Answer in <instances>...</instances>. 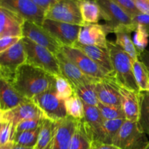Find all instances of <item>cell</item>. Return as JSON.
<instances>
[{
  "label": "cell",
  "instance_id": "6da1fadb",
  "mask_svg": "<svg viewBox=\"0 0 149 149\" xmlns=\"http://www.w3.org/2000/svg\"><path fill=\"white\" fill-rule=\"evenodd\" d=\"M12 85L29 100L55 86V77L43 69L31 64H23L17 68Z\"/></svg>",
  "mask_w": 149,
  "mask_h": 149
},
{
  "label": "cell",
  "instance_id": "7a4b0ae2",
  "mask_svg": "<svg viewBox=\"0 0 149 149\" xmlns=\"http://www.w3.org/2000/svg\"><path fill=\"white\" fill-rule=\"evenodd\" d=\"M108 49L110 53L115 71V79L118 85L137 93H141L134 76L131 57L115 42L108 41Z\"/></svg>",
  "mask_w": 149,
  "mask_h": 149
},
{
  "label": "cell",
  "instance_id": "3957f363",
  "mask_svg": "<svg viewBox=\"0 0 149 149\" xmlns=\"http://www.w3.org/2000/svg\"><path fill=\"white\" fill-rule=\"evenodd\" d=\"M94 1L100 7L101 18L106 21L104 27L108 33H115L119 31H135L137 26L132 22V17L113 0Z\"/></svg>",
  "mask_w": 149,
  "mask_h": 149
},
{
  "label": "cell",
  "instance_id": "277c9868",
  "mask_svg": "<svg viewBox=\"0 0 149 149\" xmlns=\"http://www.w3.org/2000/svg\"><path fill=\"white\" fill-rule=\"evenodd\" d=\"M23 41L26 49L27 63L43 69L55 77L63 76L55 55L28 38L23 37Z\"/></svg>",
  "mask_w": 149,
  "mask_h": 149
},
{
  "label": "cell",
  "instance_id": "5b68a950",
  "mask_svg": "<svg viewBox=\"0 0 149 149\" xmlns=\"http://www.w3.org/2000/svg\"><path fill=\"white\" fill-rule=\"evenodd\" d=\"M120 149H146L148 135L141 130L138 122L125 120L113 143Z\"/></svg>",
  "mask_w": 149,
  "mask_h": 149
},
{
  "label": "cell",
  "instance_id": "8992f818",
  "mask_svg": "<svg viewBox=\"0 0 149 149\" xmlns=\"http://www.w3.org/2000/svg\"><path fill=\"white\" fill-rule=\"evenodd\" d=\"M27 61L23 38L9 49L0 53L1 79L12 84L17 68Z\"/></svg>",
  "mask_w": 149,
  "mask_h": 149
},
{
  "label": "cell",
  "instance_id": "52a82bcc",
  "mask_svg": "<svg viewBox=\"0 0 149 149\" xmlns=\"http://www.w3.org/2000/svg\"><path fill=\"white\" fill-rule=\"evenodd\" d=\"M42 111L45 118L56 122L68 116L65 100L57 95L55 86L50 90L35 96L31 100Z\"/></svg>",
  "mask_w": 149,
  "mask_h": 149
},
{
  "label": "cell",
  "instance_id": "ba28073f",
  "mask_svg": "<svg viewBox=\"0 0 149 149\" xmlns=\"http://www.w3.org/2000/svg\"><path fill=\"white\" fill-rule=\"evenodd\" d=\"M45 18L82 26L78 0H61L45 11Z\"/></svg>",
  "mask_w": 149,
  "mask_h": 149
},
{
  "label": "cell",
  "instance_id": "9c48e42d",
  "mask_svg": "<svg viewBox=\"0 0 149 149\" xmlns=\"http://www.w3.org/2000/svg\"><path fill=\"white\" fill-rule=\"evenodd\" d=\"M61 51L86 75L101 80L109 79L116 81L106 74L104 70L95 63L90 57L78 48L75 47L63 46Z\"/></svg>",
  "mask_w": 149,
  "mask_h": 149
},
{
  "label": "cell",
  "instance_id": "30bf717a",
  "mask_svg": "<svg viewBox=\"0 0 149 149\" xmlns=\"http://www.w3.org/2000/svg\"><path fill=\"white\" fill-rule=\"evenodd\" d=\"M0 7L15 12L25 20L40 26L45 19V11L33 0H0Z\"/></svg>",
  "mask_w": 149,
  "mask_h": 149
},
{
  "label": "cell",
  "instance_id": "8fae6325",
  "mask_svg": "<svg viewBox=\"0 0 149 149\" xmlns=\"http://www.w3.org/2000/svg\"><path fill=\"white\" fill-rule=\"evenodd\" d=\"M42 27L47 31L62 46L74 47L78 42L81 26L45 18Z\"/></svg>",
  "mask_w": 149,
  "mask_h": 149
},
{
  "label": "cell",
  "instance_id": "7c38bea8",
  "mask_svg": "<svg viewBox=\"0 0 149 149\" xmlns=\"http://www.w3.org/2000/svg\"><path fill=\"white\" fill-rule=\"evenodd\" d=\"M42 111L31 101L4 111H0V122H9L13 126V138L17 125L20 122L31 119H45Z\"/></svg>",
  "mask_w": 149,
  "mask_h": 149
},
{
  "label": "cell",
  "instance_id": "4fadbf2b",
  "mask_svg": "<svg viewBox=\"0 0 149 149\" xmlns=\"http://www.w3.org/2000/svg\"><path fill=\"white\" fill-rule=\"evenodd\" d=\"M23 36L47 48L55 55L61 52L63 47L59 42L42 27V26L28 20H25L23 24Z\"/></svg>",
  "mask_w": 149,
  "mask_h": 149
},
{
  "label": "cell",
  "instance_id": "5bb4252c",
  "mask_svg": "<svg viewBox=\"0 0 149 149\" xmlns=\"http://www.w3.org/2000/svg\"><path fill=\"white\" fill-rule=\"evenodd\" d=\"M55 56L59 63L61 74L70 81L74 88L84 84H95L101 80L86 75L63 53L62 51Z\"/></svg>",
  "mask_w": 149,
  "mask_h": 149
},
{
  "label": "cell",
  "instance_id": "9a60e30c",
  "mask_svg": "<svg viewBox=\"0 0 149 149\" xmlns=\"http://www.w3.org/2000/svg\"><path fill=\"white\" fill-rule=\"evenodd\" d=\"M107 35L104 25L85 24L80 28L77 42L83 45L108 48Z\"/></svg>",
  "mask_w": 149,
  "mask_h": 149
},
{
  "label": "cell",
  "instance_id": "2e32d148",
  "mask_svg": "<svg viewBox=\"0 0 149 149\" xmlns=\"http://www.w3.org/2000/svg\"><path fill=\"white\" fill-rule=\"evenodd\" d=\"M24 18L15 12L0 7V38L23 36Z\"/></svg>",
  "mask_w": 149,
  "mask_h": 149
},
{
  "label": "cell",
  "instance_id": "e0dca14e",
  "mask_svg": "<svg viewBox=\"0 0 149 149\" xmlns=\"http://www.w3.org/2000/svg\"><path fill=\"white\" fill-rule=\"evenodd\" d=\"M78 121L68 116L55 122L52 149H70L71 139L77 128Z\"/></svg>",
  "mask_w": 149,
  "mask_h": 149
},
{
  "label": "cell",
  "instance_id": "ac0fdd59",
  "mask_svg": "<svg viewBox=\"0 0 149 149\" xmlns=\"http://www.w3.org/2000/svg\"><path fill=\"white\" fill-rule=\"evenodd\" d=\"M74 47L78 48L83 52H84L99 66L101 67L106 74H109L110 77L116 80L115 71L113 69V65H112L110 53H109L108 48L91 46V45H83L78 42H77Z\"/></svg>",
  "mask_w": 149,
  "mask_h": 149
},
{
  "label": "cell",
  "instance_id": "d6986e66",
  "mask_svg": "<svg viewBox=\"0 0 149 149\" xmlns=\"http://www.w3.org/2000/svg\"><path fill=\"white\" fill-rule=\"evenodd\" d=\"M95 90L99 101L103 104L122 106V95L116 81L100 80L95 83Z\"/></svg>",
  "mask_w": 149,
  "mask_h": 149
},
{
  "label": "cell",
  "instance_id": "ffe728a7",
  "mask_svg": "<svg viewBox=\"0 0 149 149\" xmlns=\"http://www.w3.org/2000/svg\"><path fill=\"white\" fill-rule=\"evenodd\" d=\"M0 111L13 109L22 103L31 101L19 93L10 83L0 79Z\"/></svg>",
  "mask_w": 149,
  "mask_h": 149
},
{
  "label": "cell",
  "instance_id": "44dd1931",
  "mask_svg": "<svg viewBox=\"0 0 149 149\" xmlns=\"http://www.w3.org/2000/svg\"><path fill=\"white\" fill-rule=\"evenodd\" d=\"M122 95V107L127 120L138 122L140 115L139 93L119 85Z\"/></svg>",
  "mask_w": 149,
  "mask_h": 149
},
{
  "label": "cell",
  "instance_id": "7402d4cb",
  "mask_svg": "<svg viewBox=\"0 0 149 149\" xmlns=\"http://www.w3.org/2000/svg\"><path fill=\"white\" fill-rule=\"evenodd\" d=\"M126 119L105 120L101 127L92 136V142L113 144V141Z\"/></svg>",
  "mask_w": 149,
  "mask_h": 149
},
{
  "label": "cell",
  "instance_id": "603a6c76",
  "mask_svg": "<svg viewBox=\"0 0 149 149\" xmlns=\"http://www.w3.org/2000/svg\"><path fill=\"white\" fill-rule=\"evenodd\" d=\"M84 118L82 120L92 141L93 135L101 127L105 120L97 106H89L84 103Z\"/></svg>",
  "mask_w": 149,
  "mask_h": 149
},
{
  "label": "cell",
  "instance_id": "cb8c5ba5",
  "mask_svg": "<svg viewBox=\"0 0 149 149\" xmlns=\"http://www.w3.org/2000/svg\"><path fill=\"white\" fill-rule=\"evenodd\" d=\"M55 122L45 118L42 121L37 143L34 149H52L55 135Z\"/></svg>",
  "mask_w": 149,
  "mask_h": 149
},
{
  "label": "cell",
  "instance_id": "d4e9b609",
  "mask_svg": "<svg viewBox=\"0 0 149 149\" xmlns=\"http://www.w3.org/2000/svg\"><path fill=\"white\" fill-rule=\"evenodd\" d=\"M80 13L85 24H95L101 18L100 9L94 0H78Z\"/></svg>",
  "mask_w": 149,
  "mask_h": 149
},
{
  "label": "cell",
  "instance_id": "484cf974",
  "mask_svg": "<svg viewBox=\"0 0 149 149\" xmlns=\"http://www.w3.org/2000/svg\"><path fill=\"white\" fill-rule=\"evenodd\" d=\"M92 141L83 120H79L72 137L70 149H90Z\"/></svg>",
  "mask_w": 149,
  "mask_h": 149
},
{
  "label": "cell",
  "instance_id": "4316f807",
  "mask_svg": "<svg viewBox=\"0 0 149 149\" xmlns=\"http://www.w3.org/2000/svg\"><path fill=\"white\" fill-rule=\"evenodd\" d=\"M130 32L126 31H119L115 33L116 45L122 48L132 59V61L139 59V53L131 39Z\"/></svg>",
  "mask_w": 149,
  "mask_h": 149
},
{
  "label": "cell",
  "instance_id": "83f0119b",
  "mask_svg": "<svg viewBox=\"0 0 149 149\" xmlns=\"http://www.w3.org/2000/svg\"><path fill=\"white\" fill-rule=\"evenodd\" d=\"M74 90L75 94L83 103L89 106H97L99 100L95 90V83L79 86L74 88Z\"/></svg>",
  "mask_w": 149,
  "mask_h": 149
},
{
  "label": "cell",
  "instance_id": "f1b7e54d",
  "mask_svg": "<svg viewBox=\"0 0 149 149\" xmlns=\"http://www.w3.org/2000/svg\"><path fill=\"white\" fill-rule=\"evenodd\" d=\"M140 115L138 124L141 130L149 137V92L139 93Z\"/></svg>",
  "mask_w": 149,
  "mask_h": 149
},
{
  "label": "cell",
  "instance_id": "f546056e",
  "mask_svg": "<svg viewBox=\"0 0 149 149\" xmlns=\"http://www.w3.org/2000/svg\"><path fill=\"white\" fill-rule=\"evenodd\" d=\"M135 81L141 92H149V74L144 64L139 59L132 61Z\"/></svg>",
  "mask_w": 149,
  "mask_h": 149
},
{
  "label": "cell",
  "instance_id": "4dcf8cb0",
  "mask_svg": "<svg viewBox=\"0 0 149 149\" xmlns=\"http://www.w3.org/2000/svg\"><path fill=\"white\" fill-rule=\"evenodd\" d=\"M65 106L67 115L77 120H82L84 118V103L75 94L65 100Z\"/></svg>",
  "mask_w": 149,
  "mask_h": 149
},
{
  "label": "cell",
  "instance_id": "1f68e13d",
  "mask_svg": "<svg viewBox=\"0 0 149 149\" xmlns=\"http://www.w3.org/2000/svg\"><path fill=\"white\" fill-rule=\"evenodd\" d=\"M40 128L41 127L33 130L15 132L13 135L12 141H14L15 144L34 148L37 143L39 132H40Z\"/></svg>",
  "mask_w": 149,
  "mask_h": 149
},
{
  "label": "cell",
  "instance_id": "d6a6232c",
  "mask_svg": "<svg viewBox=\"0 0 149 149\" xmlns=\"http://www.w3.org/2000/svg\"><path fill=\"white\" fill-rule=\"evenodd\" d=\"M97 108L101 113L104 120H114V119H126L125 114L122 106H110L103 104L99 101Z\"/></svg>",
  "mask_w": 149,
  "mask_h": 149
},
{
  "label": "cell",
  "instance_id": "836d02e7",
  "mask_svg": "<svg viewBox=\"0 0 149 149\" xmlns=\"http://www.w3.org/2000/svg\"><path fill=\"white\" fill-rule=\"evenodd\" d=\"M55 88L58 96L63 100L69 98L74 94V87L63 76L55 77Z\"/></svg>",
  "mask_w": 149,
  "mask_h": 149
},
{
  "label": "cell",
  "instance_id": "e575fe53",
  "mask_svg": "<svg viewBox=\"0 0 149 149\" xmlns=\"http://www.w3.org/2000/svg\"><path fill=\"white\" fill-rule=\"evenodd\" d=\"M148 37L149 31L148 29L142 25H137L132 41L139 54L146 50L148 44Z\"/></svg>",
  "mask_w": 149,
  "mask_h": 149
},
{
  "label": "cell",
  "instance_id": "d590c367",
  "mask_svg": "<svg viewBox=\"0 0 149 149\" xmlns=\"http://www.w3.org/2000/svg\"><path fill=\"white\" fill-rule=\"evenodd\" d=\"M43 119H31L22 121L16 127L15 132L33 130L37 129L41 127Z\"/></svg>",
  "mask_w": 149,
  "mask_h": 149
},
{
  "label": "cell",
  "instance_id": "8d00e7d4",
  "mask_svg": "<svg viewBox=\"0 0 149 149\" xmlns=\"http://www.w3.org/2000/svg\"><path fill=\"white\" fill-rule=\"evenodd\" d=\"M0 123V145H3L13 139V126L9 122Z\"/></svg>",
  "mask_w": 149,
  "mask_h": 149
},
{
  "label": "cell",
  "instance_id": "74e56055",
  "mask_svg": "<svg viewBox=\"0 0 149 149\" xmlns=\"http://www.w3.org/2000/svg\"><path fill=\"white\" fill-rule=\"evenodd\" d=\"M121 8L123 9L131 17H134L136 15L141 13L135 6L133 0H113Z\"/></svg>",
  "mask_w": 149,
  "mask_h": 149
},
{
  "label": "cell",
  "instance_id": "f35d334b",
  "mask_svg": "<svg viewBox=\"0 0 149 149\" xmlns=\"http://www.w3.org/2000/svg\"><path fill=\"white\" fill-rule=\"evenodd\" d=\"M22 38L20 36H4L0 38V53L17 44Z\"/></svg>",
  "mask_w": 149,
  "mask_h": 149
},
{
  "label": "cell",
  "instance_id": "ab89813d",
  "mask_svg": "<svg viewBox=\"0 0 149 149\" xmlns=\"http://www.w3.org/2000/svg\"><path fill=\"white\" fill-rule=\"evenodd\" d=\"M132 22L134 24L142 25L144 27L146 28L149 31V14L145 13H139L134 17H132Z\"/></svg>",
  "mask_w": 149,
  "mask_h": 149
},
{
  "label": "cell",
  "instance_id": "60d3db41",
  "mask_svg": "<svg viewBox=\"0 0 149 149\" xmlns=\"http://www.w3.org/2000/svg\"><path fill=\"white\" fill-rule=\"evenodd\" d=\"M133 1L141 13L149 14V0H133Z\"/></svg>",
  "mask_w": 149,
  "mask_h": 149
},
{
  "label": "cell",
  "instance_id": "b9f144b4",
  "mask_svg": "<svg viewBox=\"0 0 149 149\" xmlns=\"http://www.w3.org/2000/svg\"><path fill=\"white\" fill-rule=\"evenodd\" d=\"M33 1H34L40 8H42V10L46 11V10H47L51 6L56 4L57 2L61 1V0H33Z\"/></svg>",
  "mask_w": 149,
  "mask_h": 149
},
{
  "label": "cell",
  "instance_id": "7bdbcfd3",
  "mask_svg": "<svg viewBox=\"0 0 149 149\" xmlns=\"http://www.w3.org/2000/svg\"><path fill=\"white\" fill-rule=\"evenodd\" d=\"M90 149H120L113 144H106L99 142H92Z\"/></svg>",
  "mask_w": 149,
  "mask_h": 149
},
{
  "label": "cell",
  "instance_id": "ee69618b",
  "mask_svg": "<svg viewBox=\"0 0 149 149\" xmlns=\"http://www.w3.org/2000/svg\"><path fill=\"white\" fill-rule=\"evenodd\" d=\"M139 60L144 64L149 74V51L144 50L139 54Z\"/></svg>",
  "mask_w": 149,
  "mask_h": 149
},
{
  "label": "cell",
  "instance_id": "f6af8a7d",
  "mask_svg": "<svg viewBox=\"0 0 149 149\" xmlns=\"http://www.w3.org/2000/svg\"><path fill=\"white\" fill-rule=\"evenodd\" d=\"M15 146L14 141H10L7 142V143H4L3 145H0V149H13Z\"/></svg>",
  "mask_w": 149,
  "mask_h": 149
},
{
  "label": "cell",
  "instance_id": "bcb514c9",
  "mask_svg": "<svg viewBox=\"0 0 149 149\" xmlns=\"http://www.w3.org/2000/svg\"><path fill=\"white\" fill-rule=\"evenodd\" d=\"M13 149H34V148H33V147L23 146H20V145H18V144L15 143V146Z\"/></svg>",
  "mask_w": 149,
  "mask_h": 149
},
{
  "label": "cell",
  "instance_id": "7dc6e473",
  "mask_svg": "<svg viewBox=\"0 0 149 149\" xmlns=\"http://www.w3.org/2000/svg\"><path fill=\"white\" fill-rule=\"evenodd\" d=\"M146 149H149V146H148V148H147Z\"/></svg>",
  "mask_w": 149,
  "mask_h": 149
}]
</instances>
